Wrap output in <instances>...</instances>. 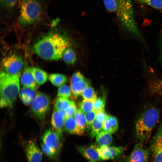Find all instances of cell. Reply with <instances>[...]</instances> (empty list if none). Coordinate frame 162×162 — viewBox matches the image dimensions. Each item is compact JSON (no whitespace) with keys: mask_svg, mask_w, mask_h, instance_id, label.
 I'll return each mask as SVG.
<instances>
[{"mask_svg":"<svg viewBox=\"0 0 162 162\" xmlns=\"http://www.w3.org/2000/svg\"><path fill=\"white\" fill-rule=\"evenodd\" d=\"M95 100H83L79 103V109L85 114L93 110L94 103Z\"/></svg>","mask_w":162,"mask_h":162,"instance_id":"27","label":"cell"},{"mask_svg":"<svg viewBox=\"0 0 162 162\" xmlns=\"http://www.w3.org/2000/svg\"><path fill=\"white\" fill-rule=\"evenodd\" d=\"M155 9L162 10V0H137Z\"/></svg>","mask_w":162,"mask_h":162,"instance_id":"34","label":"cell"},{"mask_svg":"<svg viewBox=\"0 0 162 162\" xmlns=\"http://www.w3.org/2000/svg\"><path fill=\"white\" fill-rule=\"evenodd\" d=\"M25 151L28 162H41L43 153L36 142L29 141L26 146Z\"/></svg>","mask_w":162,"mask_h":162,"instance_id":"14","label":"cell"},{"mask_svg":"<svg viewBox=\"0 0 162 162\" xmlns=\"http://www.w3.org/2000/svg\"><path fill=\"white\" fill-rule=\"evenodd\" d=\"M109 12L113 13L123 26L136 38L143 40L135 20L133 5L130 0H103Z\"/></svg>","mask_w":162,"mask_h":162,"instance_id":"2","label":"cell"},{"mask_svg":"<svg viewBox=\"0 0 162 162\" xmlns=\"http://www.w3.org/2000/svg\"><path fill=\"white\" fill-rule=\"evenodd\" d=\"M90 82L86 78L70 84V87L73 95L76 98L80 96L82 91L90 86Z\"/></svg>","mask_w":162,"mask_h":162,"instance_id":"19","label":"cell"},{"mask_svg":"<svg viewBox=\"0 0 162 162\" xmlns=\"http://www.w3.org/2000/svg\"><path fill=\"white\" fill-rule=\"evenodd\" d=\"M74 117L78 127L84 132L87 129V125L84 113L78 109Z\"/></svg>","mask_w":162,"mask_h":162,"instance_id":"23","label":"cell"},{"mask_svg":"<svg viewBox=\"0 0 162 162\" xmlns=\"http://www.w3.org/2000/svg\"><path fill=\"white\" fill-rule=\"evenodd\" d=\"M31 105L30 110L33 117L39 121H43L50 108L49 96L42 92H38Z\"/></svg>","mask_w":162,"mask_h":162,"instance_id":"6","label":"cell"},{"mask_svg":"<svg viewBox=\"0 0 162 162\" xmlns=\"http://www.w3.org/2000/svg\"><path fill=\"white\" fill-rule=\"evenodd\" d=\"M42 139L43 142L55 153L58 159L62 146L63 137L49 129L44 134Z\"/></svg>","mask_w":162,"mask_h":162,"instance_id":"8","label":"cell"},{"mask_svg":"<svg viewBox=\"0 0 162 162\" xmlns=\"http://www.w3.org/2000/svg\"><path fill=\"white\" fill-rule=\"evenodd\" d=\"M161 13H162V10H161Z\"/></svg>","mask_w":162,"mask_h":162,"instance_id":"39","label":"cell"},{"mask_svg":"<svg viewBox=\"0 0 162 162\" xmlns=\"http://www.w3.org/2000/svg\"><path fill=\"white\" fill-rule=\"evenodd\" d=\"M161 60H162V52H161Z\"/></svg>","mask_w":162,"mask_h":162,"instance_id":"38","label":"cell"},{"mask_svg":"<svg viewBox=\"0 0 162 162\" xmlns=\"http://www.w3.org/2000/svg\"><path fill=\"white\" fill-rule=\"evenodd\" d=\"M78 108L73 101H70L68 107L64 111L65 117H74Z\"/></svg>","mask_w":162,"mask_h":162,"instance_id":"35","label":"cell"},{"mask_svg":"<svg viewBox=\"0 0 162 162\" xmlns=\"http://www.w3.org/2000/svg\"><path fill=\"white\" fill-rule=\"evenodd\" d=\"M118 120L116 117L108 115L103 123V130L110 134H114L118 130Z\"/></svg>","mask_w":162,"mask_h":162,"instance_id":"17","label":"cell"},{"mask_svg":"<svg viewBox=\"0 0 162 162\" xmlns=\"http://www.w3.org/2000/svg\"><path fill=\"white\" fill-rule=\"evenodd\" d=\"M42 152L46 156L52 159L57 160L58 159L55 153L44 143L42 142L40 144Z\"/></svg>","mask_w":162,"mask_h":162,"instance_id":"33","label":"cell"},{"mask_svg":"<svg viewBox=\"0 0 162 162\" xmlns=\"http://www.w3.org/2000/svg\"><path fill=\"white\" fill-rule=\"evenodd\" d=\"M112 140V136L111 134L103 130L96 136V142L100 146H110Z\"/></svg>","mask_w":162,"mask_h":162,"instance_id":"21","label":"cell"},{"mask_svg":"<svg viewBox=\"0 0 162 162\" xmlns=\"http://www.w3.org/2000/svg\"><path fill=\"white\" fill-rule=\"evenodd\" d=\"M103 123L99 122L96 119L92 123L90 130V136L92 138H94L103 130Z\"/></svg>","mask_w":162,"mask_h":162,"instance_id":"29","label":"cell"},{"mask_svg":"<svg viewBox=\"0 0 162 162\" xmlns=\"http://www.w3.org/2000/svg\"><path fill=\"white\" fill-rule=\"evenodd\" d=\"M19 0H0L2 8L8 12L12 11L17 5Z\"/></svg>","mask_w":162,"mask_h":162,"instance_id":"28","label":"cell"},{"mask_svg":"<svg viewBox=\"0 0 162 162\" xmlns=\"http://www.w3.org/2000/svg\"><path fill=\"white\" fill-rule=\"evenodd\" d=\"M106 103L105 98L104 96L97 98L94 105L93 110L97 112L104 110Z\"/></svg>","mask_w":162,"mask_h":162,"instance_id":"31","label":"cell"},{"mask_svg":"<svg viewBox=\"0 0 162 162\" xmlns=\"http://www.w3.org/2000/svg\"><path fill=\"white\" fill-rule=\"evenodd\" d=\"M80 96L85 100H95L97 98L96 92L94 88L90 86L87 87L82 91Z\"/></svg>","mask_w":162,"mask_h":162,"instance_id":"26","label":"cell"},{"mask_svg":"<svg viewBox=\"0 0 162 162\" xmlns=\"http://www.w3.org/2000/svg\"><path fill=\"white\" fill-rule=\"evenodd\" d=\"M108 115L104 110L96 112L95 119L98 122L103 123Z\"/></svg>","mask_w":162,"mask_h":162,"instance_id":"37","label":"cell"},{"mask_svg":"<svg viewBox=\"0 0 162 162\" xmlns=\"http://www.w3.org/2000/svg\"><path fill=\"white\" fill-rule=\"evenodd\" d=\"M49 80L55 86L59 87L68 81L64 75L59 74H52L50 75Z\"/></svg>","mask_w":162,"mask_h":162,"instance_id":"22","label":"cell"},{"mask_svg":"<svg viewBox=\"0 0 162 162\" xmlns=\"http://www.w3.org/2000/svg\"><path fill=\"white\" fill-rule=\"evenodd\" d=\"M149 149L153 162H162V120L150 142Z\"/></svg>","mask_w":162,"mask_h":162,"instance_id":"10","label":"cell"},{"mask_svg":"<svg viewBox=\"0 0 162 162\" xmlns=\"http://www.w3.org/2000/svg\"><path fill=\"white\" fill-rule=\"evenodd\" d=\"M142 142L137 143L131 153L118 162H149L151 152L144 146Z\"/></svg>","mask_w":162,"mask_h":162,"instance_id":"7","label":"cell"},{"mask_svg":"<svg viewBox=\"0 0 162 162\" xmlns=\"http://www.w3.org/2000/svg\"><path fill=\"white\" fill-rule=\"evenodd\" d=\"M20 82L25 87L36 90L38 86L32 74L31 68H27L20 77Z\"/></svg>","mask_w":162,"mask_h":162,"instance_id":"16","label":"cell"},{"mask_svg":"<svg viewBox=\"0 0 162 162\" xmlns=\"http://www.w3.org/2000/svg\"><path fill=\"white\" fill-rule=\"evenodd\" d=\"M125 149V147L122 146H100L98 152L101 161L119 158L123 154Z\"/></svg>","mask_w":162,"mask_h":162,"instance_id":"11","label":"cell"},{"mask_svg":"<svg viewBox=\"0 0 162 162\" xmlns=\"http://www.w3.org/2000/svg\"><path fill=\"white\" fill-rule=\"evenodd\" d=\"M71 94L70 87L68 85L64 84L59 86L58 88V97H63L68 98L71 96Z\"/></svg>","mask_w":162,"mask_h":162,"instance_id":"30","label":"cell"},{"mask_svg":"<svg viewBox=\"0 0 162 162\" xmlns=\"http://www.w3.org/2000/svg\"><path fill=\"white\" fill-rule=\"evenodd\" d=\"M31 69L32 74L38 85H42L47 81L48 76L45 71L37 67L31 68Z\"/></svg>","mask_w":162,"mask_h":162,"instance_id":"20","label":"cell"},{"mask_svg":"<svg viewBox=\"0 0 162 162\" xmlns=\"http://www.w3.org/2000/svg\"><path fill=\"white\" fill-rule=\"evenodd\" d=\"M63 130L69 134L78 136H81L84 133L77 126L74 117H65Z\"/></svg>","mask_w":162,"mask_h":162,"instance_id":"15","label":"cell"},{"mask_svg":"<svg viewBox=\"0 0 162 162\" xmlns=\"http://www.w3.org/2000/svg\"><path fill=\"white\" fill-rule=\"evenodd\" d=\"M42 12L39 0H22L19 23L23 27L32 25L41 19Z\"/></svg>","mask_w":162,"mask_h":162,"instance_id":"5","label":"cell"},{"mask_svg":"<svg viewBox=\"0 0 162 162\" xmlns=\"http://www.w3.org/2000/svg\"><path fill=\"white\" fill-rule=\"evenodd\" d=\"M159 110L154 106L149 107L141 113L135 122L134 134L140 141L148 139L159 118Z\"/></svg>","mask_w":162,"mask_h":162,"instance_id":"3","label":"cell"},{"mask_svg":"<svg viewBox=\"0 0 162 162\" xmlns=\"http://www.w3.org/2000/svg\"><path fill=\"white\" fill-rule=\"evenodd\" d=\"M19 94L20 98L22 103L28 106L32 104L36 93L35 91L24 87L20 90Z\"/></svg>","mask_w":162,"mask_h":162,"instance_id":"18","label":"cell"},{"mask_svg":"<svg viewBox=\"0 0 162 162\" xmlns=\"http://www.w3.org/2000/svg\"><path fill=\"white\" fill-rule=\"evenodd\" d=\"M99 147L96 144L93 143L88 146H77L76 149L88 162H99L101 160Z\"/></svg>","mask_w":162,"mask_h":162,"instance_id":"12","label":"cell"},{"mask_svg":"<svg viewBox=\"0 0 162 162\" xmlns=\"http://www.w3.org/2000/svg\"><path fill=\"white\" fill-rule=\"evenodd\" d=\"M62 58L65 62L68 64H74L76 60L74 51L69 47L67 48L64 52Z\"/></svg>","mask_w":162,"mask_h":162,"instance_id":"25","label":"cell"},{"mask_svg":"<svg viewBox=\"0 0 162 162\" xmlns=\"http://www.w3.org/2000/svg\"><path fill=\"white\" fill-rule=\"evenodd\" d=\"M2 64L4 71L7 73L13 75H20L24 62L20 56L14 54L4 58Z\"/></svg>","mask_w":162,"mask_h":162,"instance_id":"9","label":"cell"},{"mask_svg":"<svg viewBox=\"0 0 162 162\" xmlns=\"http://www.w3.org/2000/svg\"><path fill=\"white\" fill-rule=\"evenodd\" d=\"M86 79L83 75L80 72H76L72 75L70 80V84Z\"/></svg>","mask_w":162,"mask_h":162,"instance_id":"36","label":"cell"},{"mask_svg":"<svg viewBox=\"0 0 162 162\" xmlns=\"http://www.w3.org/2000/svg\"><path fill=\"white\" fill-rule=\"evenodd\" d=\"M65 118L64 112L56 109L53 110L51 119V129L55 133L63 137L62 130Z\"/></svg>","mask_w":162,"mask_h":162,"instance_id":"13","label":"cell"},{"mask_svg":"<svg viewBox=\"0 0 162 162\" xmlns=\"http://www.w3.org/2000/svg\"><path fill=\"white\" fill-rule=\"evenodd\" d=\"M96 115V112L93 110L85 114L87 130H90L92 124L95 119Z\"/></svg>","mask_w":162,"mask_h":162,"instance_id":"32","label":"cell"},{"mask_svg":"<svg viewBox=\"0 0 162 162\" xmlns=\"http://www.w3.org/2000/svg\"><path fill=\"white\" fill-rule=\"evenodd\" d=\"M70 102L68 98L58 97L55 101L54 109L64 111L69 106Z\"/></svg>","mask_w":162,"mask_h":162,"instance_id":"24","label":"cell"},{"mask_svg":"<svg viewBox=\"0 0 162 162\" xmlns=\"http://www.w3.org/2000/svg\"><path fill=\"white\" fill-rule=\"evenodd\" d=\"M69 41L64 35L51 32L36 42L33 47L34 53L46 60H57L62 58L65 50L69 47Z\"/></svg>","mask_w":162,"mask_h":162,"instance_id":"1","label":"cell"},{"mask_svg":"<svg viewBox=\"0 0 162 162\" xmlns=\"http://www.w3.org/2000/svg\"><path fill=\"white\" fill-rule=\"evenodd\" d=\"M20 75L10 74L4 70L0 73L1 99L5 100L10 108L14 106L20 91Z\"/></svg>","mask_w":162,"mask_h":162,"instance_id":"4","label":"cell"}]
</instances>
